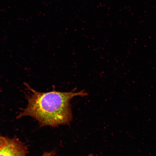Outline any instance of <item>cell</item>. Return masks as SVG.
Here are the masks:
<instances>
[{
  "mask_svg": "<svg viewBox=\"0 0 156 156\" xmlns=\"http://www.w3.org/2000/svg\"><path fill=\"white\" fill-rule=\"evenodd\" d=\"M27 150L17 139L8 138L6 144L0 149V156H26Z\"/></svg>",
  "mask_w": 156,
  "mask_h": 156,
  "instance_id": "7a4b0ae2",
  "label": "cell"
},
{
  "mask_svg": "<svg viewBox=\"0 0 156 156\" xmlns=\"http://www.w3.org/2000/svg\"><path fill=\"white\" fill-rule=\"evenodd\" d=\"M8 138L0 135V149L6 144Z\"/></svg>",
  "mask_w": 156,
  "mask_h": 156,
  "instance_id": "3957f363",
  "label": "cell"
},
{
  "mask_svg": "<svg viewBox=\"0 0 156 156\" xmlns=\"http://www.w3.org/2000/svg\"><path fill=\"white\" fill-rule=\"evenodd\" d=\"M32 93L28 96L26 108L17 116L33 117L38 121L41 126L56 127L60 125H69L73 119L70 101L77 96H87L84 90L76 92V90L62 92L54 90L48 92H40L28 85Z\"/></svg>",
  "mask_w": 156,
  "mask_h": 156,
  "instance_id": "6da1fadb",
  "label": "cell"
},
{
  "mask_svg": "<svg viewBox=\"0 0 156 156\" xmlns=\"http://www.w3.org/2000/svg\"><path fill=\"white\" fill-rule=\"evenodd\" d=\"M88 156H94L92 154H90L88 155Z\"/></svg>",
  "mask_w": 156,
  "mask_h": 156,
  "instance_id": "5b68a950",
  "label": "cell"
},
{
  "mask_svg": "<svg viewBox=\"0 0 156 156\" xmlns=\"http://www.w3.org/2000/svg\"><path fill=\"white\" fill-rule=\"evenodd\" d=\"M55 152L54 151L45 152L41 156H55Z\"/></svg>",
  "mask_w": 156,
  "mask_h": 156,
  "instance_id": "277c9868",
  "label": "cell"
}]
</instances>
